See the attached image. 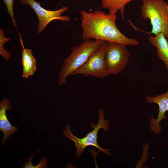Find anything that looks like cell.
<instances>
[{"label": "cell", "instance_id": "7", "mask_svg": "<svg viewBox=\"0 0 168 168\" xmlns=\"http://www.w3.org/2000/svg\"><path fill=\"white\" fill-rule=\"evenodd\" d=\"M23 5H29L34 10L36 14L39 21L37 27L38 34L42 33L47 26L52 21L59 20L63 21H68L71 19L69 16H63L62 14L68 10L67 6L54 11L46 10L42 7L40 2L35 0H19Z\"/></svg>", "mask_w": 168, "mask_h": 168}, {"label": "cell", "instance_id": "4", "mask_svg": "<svg viewBox=\"0 0 168 168\" xmlns=\"http://www.w3.org/2000/svg\"><path fill=\"white\" fill-rule=\"evenodd\" d=\"M99 119L98 124L96 126L93 123L91 124V128L93 130L88 133L86 136L80 138L74 136L72 133L69 125H66L65 128L63 131V134L65 137L72 140L75 143L77 152L76 156L79 157L82 154L84 149L89 146H92L96 147L100 151H101L105 155L110 156L111 155L109 149H106L101 147L97 143V134L98 131L102 128L105 131L109 129V119H104V113L102 110L99 109L98 110Z\"/></svg>", "mask_w": 168, "mask_h": 168}, {"label": "cell", "instance_id": "16", "mask_svg": "<svg viewBox=\"0 0 168 168\" xmlns=\"http://www.w3.org/2000/svg\"><path fill=\"white\" fill-rule=\"evenodd\" d=\"M167 148H168V145H167Z\"/></svg>", "mask_w": 168, "mask_h": 168}, {"label": "cell", "instance_id": "9", "mask_svg": "<svg viewBox=\"0 0 168 168\" xmlns=\"http://www.w3.org/2000/svg\"><path fill=\"white\" fill-rule=\"evenodd\" d=\"M12 105L10 100L4 98L0 103V130L4 133L2 145L8 139L10 135L18 131L16 126H13L9 121L6 115V111L11 110Z\"/></svg>", "mask_w": 168, "mask_h": 168}, {"label": "cell", "instance_id": "1", "mask_svg": "<svg viewBox=\"0 0 168 168\" xmlns=\"http://www.w3.org/2000/svg\"><path fill=\"white\" fill-rule=\"evenodd\" d=\"M82 28V37L84 40L89 39L121 43L127 45L135 46L139 42L129 38L123 34L116 23V14L96 10L80 12Z\"/></svg>", "mask_w": 168, "mask_h": 168}, {"label": "cell", "instance_id": "10", "mask_svg": "<svg viewBox=\"0 0 168 168\" xmlns=\"http://www.w3.org/2000/svg\"><path fill=\"white\" fill-rule=\"evenodd\" d=\"M148 40L156 49L158 58L164 63L168 71V42L162 33L150 36Z\"/></svg>", "mask_w": 168, "mask_h": 168}, {"label": "cell", "instance_id": "3", "mask_svg": "<svg viewBox=\"0 0 168 168\" xmlns=\"http://www.w3.org/2000/svg\"><path fill=\"white\" fill-rule=\"evenodd\" d=\"M168 3L164 0H142L141 14L149 20L152 30L149 33L156 35L162 33L168 40V16L166 12Z\"/></svg>", "mask_w": 168, "mask_h": 168}, {"label": "cell", "instance_id": "6", "mask_svg": "<svg viewBox=\"0 0 168 168\" xmlns=\"http://www.w3.org/2000/svg\"><path fill=\"white\" fill-rule=\"evenodd\" d=\"M107 42L103 45L87 59L81 67L71 74H81L84 76H91L102 79L110 76L105 63V54Z\"/></svg>", "mask_w": 168, "mask_h": 168}, {"label": "cell", "instance_id": "14", "mask_svg": "<svg viewBox=\"0 0 168 168\" xmlns=\"http://www.w3.org/2000/svg\"><path fill=\"white\" fill-rule=\"evenodd\" d=\"M5 5L8 14L10 15L13 25L17 27L15 19L13 10L14 0H3Z\"/></svg>", "mask_w": 168, "mask_h": 168}, {"label": "cell", "instance_id": "15", "mask_svg": "<svg viewBox=\"0 0 168 168\" xmlns=\"http://www.w3.org/2000/svg\"><path fill=\"white\" fill-rule=\"evenodd\" d=\"M166 12L167 15L168 16V4L167 5L166 7Z\"/></svg>", "mask_w": 168, "mask_h": 168}, {"label": "cell", "instance_id": "13", "mask_svg": "<svg viewBox=\"0 0 168 168\" xmlns=\"http://www.w3.org/2000/svg\"><path fill=\"white\" fill-rule=\"evenodd\" d=\"M10 39L4 36V30L0 29V54L6 61L8 60L11 57V54L7 51L4 47L5 44L9 41Z\"/></svg>", "mask_w": 168, "mask_h": 168}, {"label": "cell", "instance_id": "5", "mask_svg": "<svg viewBox=\"0 0 168 168\" xmlns=\"http://www.w3.org/2000/svg\"><path fill=\"white\" fill-rule=\"evenodd\" d=\"M126 46L119 43L107 42L105 58L110 75H117L125 68L131 56Z\"/></svg>", "mask_w": 168, "mask_h": 168}, {"label": "cell", "instance_id": "8", "mask_svg": "<svg viewBox=\"0 0 168 168\" xmlns=\"http://www.w3.org/2000/svg\"><path fill=\"white\" fill-rule=\"evenodd\" d=\"M146 100L148 103H155L158 105L157 117L155 119L152 117L150 124L151 129L152 132L155 135L160 134L161 131V126L160 123L163 119L167 118L165 114L168 111V90L165 93L156 96H147Z\"/></svg>", "mask_w": 168, "mask_h": 168}, {"label": "cell", "instance_id": "2", "mask_svg": "<svg viewBox=\"0 0 168 168\" xmlns=\"http://www.w3.org/2000/svg\"><path fill=\"white\" fill-rule=\"evenodd\" d=\"M104 41L89 39L84 40L73 47L72 53L65 58L58 74V83L62 85L68 82L67 78L82 65L103 44Z\"/></svg>", "mask_w": 168, "mask_h": 168}, {"label": "cell", "instance_id": "11", "mask_svg": "<svg viewBox=\"0 0 168 168\" xmlns=\"http://www.w3.org/2000/svg\"><path fill=\"white\" fill-rule=\"evenodd\" d=\"M21 41L23 48L21 52V62L23 67L22 76L27 79L33 75L36 71V60L32 54L31 50L25 49L22 41Z\"/></svg>", "mask_w": 168, "mask_h": 168}, {"label": "cell", "instance_id": "12", "mask_svg": "<svg viewBox=\"0 0 168 168\" xmlns=\"http://www.w3.org/2000/svg\"><path fill=\"white\" fill-rule=\"evenodd\" d=\"M133 0H101L102 7L108 10V13L116 14L120 11L121 16L124 18L125 7L128 2Z\"/></svg>", "mask_w": 168, "mask_h": 168}]
</instances>
